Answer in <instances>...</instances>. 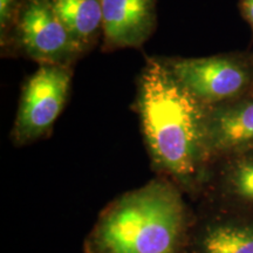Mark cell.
<instances>
[{
    "label": "cell",
    "mask_w": 253,
    "mask_h": 253,
    "mask_svg": "<svg viewBox=\"0 0 253 253\" xmlns=\"http://www.w3.org/2000/svg\"><path fill=\"white\" fill-rule=\"evenodd\" d=\"M251 52H252V54H253V50H251Z\"/></svg>",
    "instance_id": "13"
},
{
    "label": "cell",
    "mask_w": 253,
    "mask_h": 253,
    "mask_svg": "<svg viewBox=\"0 0 253 253\" xmlns=\"http://www.w3.org/2000/svg\"><path fill=\"white\" fill-rule=\"evenodd\" d=\"M69 65L43 63L25 82L11 137L17 147L45 137L65 108L72 87Z\"/></svg>",
    "instance_id": "4"
},
{
    "label": "cell",
    "mask_w": 253,
    "mask_h": 253,
    "mask_svg": "<svg viewBox=\"0 0 253 253\" xmlns=\"http://www.w3.org/2000/svg\"><path fill=\"white\" fill-rule=\"evenodd\" d=\"M162 59L179 84L208 108L253 91L252 52Z\"/></svg>",
    "instance_id": "3"
},
{
    "label": "cell",
    "mask_w": 253,
    "mask_h": 253,
    "mask_svg": "<svg viewBox=\"0 0 253 253\" xmlns=\"http://www.w3.org/2000/svg\"><path fill=\"white\" fill-rule=\"evenodd\" d=\"M184 192L158 176L119 196L101 211L84 253H185L195 220Z\"/></svg>",
    "instance_id": "2"
},
{
    "label": "cell",
    "mask_w": 253,
    "mask_h": 253,
    "mask_svg": "<svg viewBox=\"0 0 253 253\" xmlns=\"http://www.w3.org/2000/svg\"><path fill=\"white\" fill-rule=\"evenodd\" d=\"M106 50L138 48L156 28V0H101Z\"/></svg>",
    "instance_id": "8"
},
{
    "label": "cell",
    "mask_w": 253,
    "mask_h": 253,
    "mask_svg": "<svg viewBox=\"0 0 253 253\" xmlns=\"http://www.w3.org/2000/svg\"><path fill=\"white\" fill-rule=\"evenodd\" d=\"M14 25L19 48L39 65L72 66L86 53L49 0H25Z\"/></svg>",
    "instance_id": "5"
},
{
    "label": "cell",
    "mask_w": 253,
    "mask_h": 253,
    "mask_svg": "<svg viewBox=\"0 0 253 253\" xmlns=\"http://www.w3.org/2000/svg\"><path fill=\"white\" fill-rule=\"evenodd\" d=\"M55 13L84 52L102 34L101 0H49Z\"/></svg>",
    "instance_id": "10"
},
{
    "label": "cell",
    "mask_w": 253,
    "mask_h": 253,
    "mask_svg": "<svg viewBox=\"0 0 253 253\" xmlns=\"http://www.w3.org/2000/svg\"><path fill=\"white\" fill-rule=\"evenodd\" d=\"M207 143L212 164L253 151V91L207 110Z\"/></svg>",
    "instance_id": "6"
},
{
    "label": "cell",
    "mask_w": 253,
    "mask_h": 253,
    "mask_svg": "<svg viewBox=\"0 0 253 253\" xmlns=\"http://www.w3.org/2000/svg\"><path fill=\"white\" fill-rule=\"evenodd\" d=\"M21 7L20 0H0V38L5 45Z\"/></svg>",
    "instance_id": "11"
},
{
    "label": "cell",
    "mask_w": 253,
    "mask_h": 253,
    "mask_svg": "<svg viewBox=\"0 0 253 253\" xmlns=\"http://www.w3.org/2000/svg\"><path fill=\"white\" fill-rule=\"evenodd\" d=\"M136 112L151 166L184 194H203L212 162L207 143V110L170 73L149 58L137 79Z\"/></svg>",
    "instance_id": "1"
},
{
    "label": "cell",
    "mask_w": 253,
    "mask_h": 253,
    "mask_svg": "<svg viewBox=\"0 0 253 253\" xmlns=\"http://www.w3.org/2000/svg\"><path fill=\"white\" fill-rule=\"evenodd\" d=\"M185 253H253V218L213 211L195 221Z\"/></svg>",
    "instance_id": "9"
},
{
    "label": "cell",
    "mask_w": 253,
    "mask_h": 253,
    "mask_svg": "<svg viewBox=\"0 0 253 253\" xmlns=\"http://www.w3.org/2000/svg\"><path fill=\"white\" fill-rule=\"evenodd\" d=\"M239 11L253 32V0H239Z\"/></svg>",
    "instance_id": "12"
},
{
    "label": "cell",
    "mask_w": 253,
    "mask_h": 253,
    "mask_svg": "<svg viewBox=\"0 0 253 253\" xmlns=\"http://www.w3.org/2000/svg\"><path fill=\"white\" fill-rule=\"evenodd\" d=\"M202 195L213 211L253 218V151L214 162Z\"/></svg>",
    "instance_id": "7"
}]
</instances>
